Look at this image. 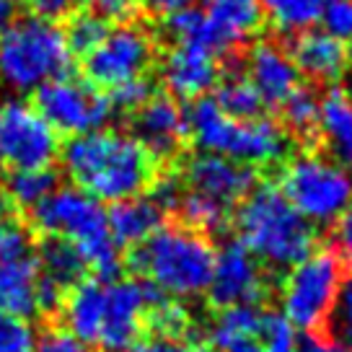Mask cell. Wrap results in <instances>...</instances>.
<instances>
[{
	"label": "cell",
	"instance_id": "46",
	"mask_svg": "<svg viewBox=\"0 0 352 352\" xmlns=\"http://www.w3.org/2000/svg\"><path fill=\"white\" fill-rule=\"evenodd\" d=\"M145 8L155 16H171V13H179L192 6V0H140Z\"/></svg>",
	"mask_w": 352,
	"mask_h": 352
},
{
	"label": "cell",
	"instance_id": "26",
	"mask_svg": "<svg viewBox=\"0 0 352 352\" xmlns=\"http://www.w3.org/2000/svg\"><path fill=\"white\" fill-rule=\"evenodd\" d=\"M327 0H262V8L270 23L283 34L311 32L314 23L321 21Z\"/></svg>",
	"mask_w": 352,
	"mask_h": 352
},
{
	"label": "cell",
	"instance_id": "3",
	"mask_svg": "<svg viewBox=\"0 0 352 352\" xmlns=\"http://www.w3.org/2000/svg\"><path fill=\"white\" fill-rule=\"evenodd\" d=\"M239 241L259 264L275 270L296 267L314 252V226L272 184L254 187L236 210Z\"/></svg>",
	"mask_w": 352,
	"mask_h": 352
},
{
	"label": "cell",
	"instance_id": "20",
	"mask_svg": "<svg viewBox=\"0 0 352 352\" xmlns=\"http://www.w3.org/2000/svg\"><path fill=\"white\" fill-rule=\"evenodd\" d=\"M107 226L117 249H135L164 226V212L153 199L140 195L111 205L107 212Z\"/></svg>",
	"mask_w": 352,
	"mask_h": 352
},
{
	"label": "cell",
	"instance_id": "21",
	"mask_svg": "<svg viewBox=\"0 0 352 352\" xmlns=\"http://www.w3.org/2000/svg\"><path fill=\"white\" fill-rule=\"evenodd\" d=\"M39 267L34 256L0 264V314L29 319L36 314Z\"/></svg>",
	"mask_w": 352,
	"mask_h": 352
},
{
	"label": "cell",
	"instance_id": "43",
	"mask_svg": "<svg viewBox=\"0 0 352 352\" xmlns=\"http://www.w3.org/2000/svg\"><path fill=\"white\" fill-rule=\"evenodd\" d=\"M334 254L352 264V208L334 220Z\"/></svg>",
	"mask_w": 352,
	"mask_h": 352
},
{
	"label": "cell",
	"instance_id": "49",
	"mask_svg": "<svg viewBox=\"0 0 352 352\" xmlns=\"http://www.w3.org/2000/svg\"><path fill=\"white\" fill-rule=\"evenodd\" d=\"M347 57H350V60H352V47H350V55H347ZM350 60H347V63H350Z\"/></svg>",
	"mask_w": 352,
	"mask_h": 352
},
{
	"label": "cell",
	"instance_id": "10",
	"mask_svg": "<svg viewBox=\"0 0 352 352\" xmlns=\"http://www.w3.org/2000/svg\"><path fill=\"white\" fill-rule=\"evenodd\" d=\"M60 155L57 132L26 101H8L0 107V168L32 171L52 168Z\"/></svg>",
	"mask_w": 352,
	"mask_h": 352
},
{
	"label": "cell",
	"instance_id": "47",
	"mask_svg": "<svg viewBox=\"0 0 352 352\" xmlns=\"http://www.w3.org/2000/svg\"><path fill=\"white\" fill-rule=\"evenodd\" d=\"M16 21V3L11 0H0V34L6 32Z\"/></svg>",
	"mask_w": 352,
	"mask_h": 352
},
{
	"label": "cell",
	"instance_id": "28",
	"mask_svg": "<svg viewBox=\"0 0 352 352\" xmlns=\"http://www.w3.org/2000/svg\"><path fill=\"white\" fill-rule=\"evenodd\" d=\"M57 189V174L52 168H32V171H13L6 179V197L13 208H36Z\"/></svg>",
	"mask_w": 352,
	"mask_h": 352
},
{
	"label": "cell",
	"instance_id": "50",
	"mask_svg": "<svg viewBox=\"0 0 352 352\" xmlns=\"http://www.w3.org/2000/svg\"><path fill=\"white\" fill-rule=\"evenodd\" d=\"M11 3H19V0H11Z\"/></svg>",
	"mask_w": 352,
	"mask_h": 352
},
{
	"label": "cell",
	"instance_id": "11",
	"mask_svg": "<svg viewBox=\"0 0 352 352\" xmlns=\"http://www.w3.org/2000/svg\"><path fill=\"white\" fill-rule=\"evenodd\" d=\"M153 39L151 34L122 23L120 29H111L101 44L86 57V76L88 83L96 88H120L124 83H132L148 73L153 63Z\"/></svg>",
	"mask_w": 352,
	"mask_h": 352
},
{
	"label": "cell",
	"instance_id": "19",
	"mask_svg": "<svg viewBox=\"0 0 352 352\" xmlns=\"http://www.w3.org/2000/svg\"><path fill=\"white\" fill-rule=\"evenodd\" d=\"M290 57L296 63L298 73L308 76L311 80H321V83L337 80L347 67L344 44L340 39H334L331 34L316 32V29L298 34Z\"/></svg>",
	"mask_w": 352,
	"mask_h": 352
},
{
	"label": "cell",
	"instance_id": "34",
	"mask_svg": "<svg viewBox=\"0 0 352 352\" xmlns=\"http://www.w3.org/2000/svg\"><path fill=\"white\" fill-rule=\"evenodd\" d=\"M166 34L176 39V44H199L205 47V11L189 6L184 11L171 13L164 19Z\"/></svg>",
	"mask_w": 352,
	"mask_h": 352
},
{
	"label": "cell",
	"instance_id": "6",
	"mask_svg": "<svg viewBox=\"0 0 352 352\" xmlns=\"http://www.w3.org/2000/svg\"><path fill=\"white\" fill-rule=\"evenodd\" d=\"M65 32L39 16L19 19L0 34V80L13 91H36L70 67Z\"/></svg>",
	"mask_w": 352,
	"mask_h": 352
},
{
	"label": "cell",
	"instance_id": "40",
	"mask_svg": "<svg viewBox=\"0 0 352 352\" xmlns=\"http://www.w3.org/2000/svg\"><path fill=\"white\" fill-rule=\"evenodd\" d=\"M151 96H153L151 83H148L145 78H138V80H132V83H124V86L114 88V94H111V107L135 114Z\"/></svg>",
	"mask_w": 352,
	"mask_h": 352
},
{
	"label": "cell",
	"instance_id": "4",
	"mask_svg": "<svg viewBox=\"0 0 352 352\" xmlns=\"http://www.w3.org/2000/svg\"><path fill=\"white\" fill-rule=\"evenodd\" d=\"M130 267L166 296H199L210 287L215 249L205 233L187 226H161L132 249Z\"/></svg>",
	"mask_w": 352,
	"mask_h": 352
},
{
	"label": "cell",
	"instance_id": "36",
	"mask_svg": "<svg viewBox=\"0 0 352 352\" xmlns=\"http://www.w3.org/2000/svg\"><path fill=\"white\" fill-rule=\"evenodd\" d=\"M36 337L26 319L0 314V352H34Z\"/></svg>",
	"mask_w": 352,
	"mask_h": 352
},
{
	"label": "cell",
	"instance_id": "31",
	"mask_svg": "<svg viewBox=\"0 0 352 352\" xmlns=\"http://www.w3.org/2000/svg\"><path fill=\"white\" fill-rule=\"evenodd\" d=\"M29 228L8 197H0V264L29 256Z\"/></svg>",
	"mask_w": 352,
	"mask_h": 352
},
{
	"label": "cell",
	"instance_id": "1",
	"mask_svg": "<svg viewBox=\"0 0 352 352\" xmlns=\"http://www.w3.org/2000/svg\"><path fill=\"white\" fill-rule=\"evenodd\" d=\"M60 153L76 189L96 202L140 197L155 179V161L127 132L96 130L70 138Z\"/></svg>",
	"mask_w": 352,
	"mask_h": 352
},
{
	"label": "cell",
	"instance_id": "24",
	"mask_svg": "<svg viewBox=\"0 0 352 352\" xmlns=\"http://www.w3.org/2000/svg\"><path fill=\"white\" fill-rule=\"evenodd\" d=\"M36 267H39V275L44 280L55 283L65 293L88 277L86 259L80 256V252H78L73 243L63 241V239H44L39 243Z\"/></svg>",
	"mask_w": 352,
	"mask_h": 352
},
{
	"label": "cell",
	"instance_id": "35",
	"mask_svg": "<svg viewBox=\"0 0 352 352\" xmlns=\"http://www.w3.org/2000/svg\"><path fill=\"white\" fill-rule=\"evenodd\" d=\"M262 352H298V334L280 314H264L262 331Z\"/></svg>",
	"mask_w": 352,
	"mask_h": 352
},
{
	"label": "cell",
	"instance_id": "7",
	"mask_svg": "<svg viewBox=\"0 0 352 352\" xmlns=\"http://www.w3.org/2000/svg\"><path fill=\"white\" fill-rule=\"evenodd\" d=\"M342 277L344 267L334 249H314L303 262L290 267L280 290V316L293 329L319 334L321 329H327Z\"/></svg>",
	"mask_w": 352,
	"mask_h": 352
},
{
	"label": "cell",
	"instance_id": "45",
	"mask_svg": "<svg viewBox=\"0 0 352 352\" xmlns=\"http://www.w3.org/2000/svg\"><path fill=\"white\" fill-rule=\"evenodd\" d=\"M298 352H352V350L331 340H324L319 334H306L303 340H298Z\"/></svg>",
	"mask_w": 352,
	"mask_h": 352
},
{
	"label": "cell",
	"instance_id": "15",
	"mask_svg": "<svg viewBox=\"0 0 352 352\" xmlns=\"http://www.w3.org/2000/svg\"><path fill=\"white\" fill-rule=\"evenodd\" d=\"M135 140L151 153V158L168 161L174 158L189 138L187 111L171 96H151L135 111Z\"/></svg>",
	"mask_w": 352,
	"mask_h": 352
},
{
	"label": "cell",
	"instance_id": "42",
	"mask_svg": "<svg viewBox=\"0 0 352 352\" xmlns=\"http://www.w3.org/2000/svg\"><path fill=\"white\" fill-rule=\"evenodd\" d=\"M130 352H215V350L202 340H158V337H145Z\"/></svg>",
	"mask_w": 352,
	"mask_h": 352
},
{
	"label": "cell",
	"instance_id": "13",
	"mask_svg": "<svg viewBox=\"0 0 352 352\" xmlns=\"http://www.w3.org/2000/svg\"><path fill=\"white\" fill-rule=\"evenodd\" d=\"M267 293V277L254 254L239 239L220 246L208 287L210 303L218 311L231 306H259Z\"/></svg>",
	"mask_w": 352,
	"mask_h": 352
},
{
	"label": "cell",
	"instance_id": "32",
	"mask_svg": "<svg viewBox=\"0 0 352 352\" xmlns=\"http://www.w3.org/2000/svg\"><path fill=\"white\" fill-rule=\"evenodd\" d=\"M109 34L107 29V23L96 19L94 13H76L70 21H67V29H65V42H67V50H70V55L76 52V55H91L96 47L101 44V39Z\"/></svg>",
	"mask_w": 352,
	"mask_h": 352
},
{
	"label": "cell",
	"instance_id": "8",
	"mask_svg": "<svg viewBox=\"0 0 352 352\" xmlns=\"http://www.w3.org/2000/svg\"><path fill=\"white\" fill-rule=\"evenodd\" d=\"M277 189L308 223H334L352 208V176L319 155H298L285 164Z\"/></svg>",
	"mask_w": 352,
	"mask_h": 352
},
{
	"label": "cell",
	"instance_id": "39",
	"mask_svg": "<svg viewBox=\"0 0 352 352\" xmlns=\"http://www.w3.org/2000/svg\"><path fill=\"white\" fill-rule=\"evenodd\" d=\"M148 197L153 199L161 212H176L179 210V202L184 197V184L179 176H158L151 184V195Z\"/></svg>",
	"mask_w": 352,
	"mask_h": 352
},
{
	"label": "cell",
	"instance_id": "17",
	"mask_svg": "<svg viewBox=\"0 0 352 352\" xmlns=\"http://www.w3.org/2000/svg\"><path fill=\"white\" fill-rule=\"evenodd\" d=\"M243 76L256 88L264 107H283V101L298 88L300 73L287 50H283L277 42L262 39L249 47Z\"/></svg>",
	"mask_w": 352,
	"mask_h": 352
},
{
	"label": "cell",
	"instance_id": "38",
	"mask_svg": "<svg viewBox=\"0 0 352 352\" xmlns=\"http://www.w3.org/2000/svg\"><path fill=\"white\" fill-rule=\"evenodd\" d=\"M83 6L88 13H94L104 23H127L138 11L140 0H83Z\"/></svg>",
	"mask_w": 352,
	"mask_h": 352
},
{
	"label": "cell",
	"instance_id": "48",
	"mask_svg": "<svg viewBox=\"0 0 352 352\" xmlns=\"http://www.w3.org/2000/svg\"><path fill=\"white\" fill-rule=\"evenodd\" d=\"M231 352H262V347L256 344V342H249V344H241V347H236Z\"/></svg>",
	"mask_w": 352,
	"mask_h": 352
},
{
	"label": "cell",
	"instance_id": "22",
	"mask_svg": "<svg viewBox=\"0 0 352 352\" xmlns=\"http://www.w3.org/2000/svg\"><path fill=\"white\" fill-rule=\"evenodd\" d=\"M319 132L334 155V164L344 171L352 168V96L340 88H331L321 99Z\"/></svg>",
	"mask_w": 352,
	"mask_h": 352
},
{
	"label": "cell",
	"instance_id": "18",
	"mask_svg": "<svg viewBox=\"0 0 352 352\" xmlns=\"http://www.w3.org/2000/svg\"><path fill=\"white\" fill-rule=\"evenodd\" d=\"M262 21L256 0H210L205 8V47L210 52H228L249 39Z\"/></svg>",
	"mask_w": 352,
	"mask_h": 352
},
{
	"label": "cell",
	"instance_id": "33",
	"mask_svg": "<svg viewBox=\"0 0 352 352\" xmlns=\"http://www.w3.org/2000/svg\"><path fill=\"white\" fill-rule=\"evenodd\" d=\"M327 329L331 334V342L352 350V270L342 277L340 293H337L331 316L327 321Z\"/></svg>",
	"mask_w": 352,
	"mask_h": 352
},
{
	"label": "cell",
	"instance_id": "25",
	"mask_svg": "<svg viewBox=\"0 0 352 352\" xmlns=\"http://www.w3.org/2000/svg\"><path fill=\"white\" fill-rule=\"evenodd\" d=\"M145 334L158 340H195L192 337V319L189 311L176 298L161 296L148 306L145 314Z\"/></svg>",
	"mask_w": 352,
	"mask_h": 352
},
{
	"label": "cell",
	"instance_id": "9",
	"mask_svg": "<svg viewBox=\"0 0 352 352\" xmlns=\"http://www.w3.org/2000/svg\"><path fill=\"white\" fill-rule=\"evenodd\" d=\"M34 109L55 132L80 138L104 130L114 107L109 96L94 83L63 76L34 91Z\"/></svg>",
	"mask_w": 352,
	"mask_h": 352
},
{
	"label": "cell",
	"instance_id": "2",
	"mask_svg": "<svg viewBox=\"0 0 352 352\" xmlns=\"http://www.w3.org/2000/svg\"><path fill=\"white\" fill-rule=\"evenodd\" d=\"M32 228L44 239H63L73 243L86 259L94 280L114 283L120 277L122 256L109 236L107 212L80 189L57 187L32 210Z\"/></svg>",
	"mask_w": 352,
	"mask_h": 352
},
{
	"label": "cell",
	"instance_id": "16",
	"mask_svg": "<svg viewBox=\"0 0 352 352\" xmlns=\"http://www.w3.org/2000/svg\"><path fill=\"white\" fill-rule=\"evenodd\" d=\"M215 52L199 44H174L161 63V80L171 91V99H202L220 80Z\"/></svg>",
	"mask_w": 352,
	"mask_h": 352
},
{
	"label": "cell",
	"instance_id": "27",
	"mask_svg": "<svg viewBox=\"0 0 352 352\" xmlns=\"http://www.w3.org/2000/svg\"><path fill=\"white\" fill-rule=\"evenodd\" d=\"M215 107L231 120H254L262 117L264 104L256 94V88L249 83L243 73H231L226 76L215 88Z\"/></svg>",
	"mask_w": 352,
	"mask_h": 352
},
{
	"label": "cell",
	"instance_id": "30",
	"mask_svg": "<svg viewBox=\"0 0 352 352\" xmlns=\"http://www.w3.org/2000/svg\"><path fill=\"white\" fill-rule=\"evenodd\" d=\"M176 212L184 218L187 228H192V231H197V233H205V236H208V231L223 228V226L228 223V218H231V210L228 208H223L218 202L202 197L197 192H189V189H184V197L179 202V210H176Z\"/></svg>",
	"mask_w": 352,
	"mask_h": 352
},
{
	"label": "cell",
	"instance_id": "37",
	"mask_svg": "<svg viewBox=\"0 0 352 352\" xmlns=\"http://www.w3.org/2000/svg\"><path fill=\"white\" fill-rule=\"evenodd\" d=\"M321 21L334 39H352V0H327Z\"/></svg>",
	"mask_w": 352,
	"mask_h": 352
},
{
	"label": "cell",
	"instance_id": "14",
	"mask_svg": "<svg viewBox=\"0 0 352 352\" xmlns=\"http://www.w3.org/2000/svg\"><path fill=\"white\" fill-rule=\"evenodd\" d=\"M254 182L256 176L252 166L236 164L231 158L212 153H199L189 158L184 176H182L184 189L197 192L228 210H233V205H241L252 195Z\"/></svg>",
	"mask_w": 352,
	"mask_h": 352
},
{
	"label": "cell",
	"instance_id": "44",
	"mask_svg": "<svg viewBox=\"0 0 352 352\" xmlns=\"http://www.w3.org/2000/svg\"><path fill=\"white\" fill-rule=\"evenodd\" d=\"M73 3L76 0H32V8L44 21H55V19H63L70 13Z\"/></svg>",
	"mask_w": 352,
	"mask_h": 352
},
{
	"label": "cell",
	"instance_id": "29",
	"mask_svg": "<svg viewBox=\"0 0 352 352\" xmlns=\"http://www.w3.org/2000/svg\"><path fill=\"white\" fill-rule=\"evenodd\" d=\"M283 124L298 138H314L319 132L321 99L311 88L298 86L285 101H283Z\"/></svg>",
	"mask_w": 352,
	"mask_h": 352
},
{
	"label": "cell",
	"instance_id": "41",
	"mask_svg": "<svg viewBox=\"0 0 352 352\" xmlns=\"http://www.w3.org/2000/svg\"><path fill=\"white\" fill-rule=\"evenodd\" d=\"M34 352H86V344L78 342L65 327H47L34 344Z\"/></svg>",
	"mask_w": 352,
	"mask_h": 352
},
{
	"label": "cell",
	"instance_id": "5",
	"mask_svg": "<svg viewBox=\"0 0 352 352\" xmlns=\"http://www.w3.org/2000/svg\"><path fill=\"white\" fill-rule=\"evenodd\" d=\"M189 135L212 155L231 158L236 164H275L285 158L290 140L280 122L270 117L231 120L215 107L212 99H197L187 109Z\"/></svg>",
	"mask_w": 352,
	"mask_h": 352
},
{
	"label": "cell",
	"instance_id": "23",
	"mask_svg": "<svg viewBox=\"0 0 352 352\" xmlns=\"http://www.w3.org/2000/svg\"><path fill=\"white\" fill-rule=\"evenodd\" d=\"M264 311L256 306H231L220 308L210 327V347L215 352H231L241 344L259 340Z\"/></svg>",
	"mask_w": 352,
	"mask_h": 352
},
{
	"label": "cell",
	"instance_id": "12",
	"mask_svg": "<svg viewBox=\"0 0 352 352\" xmlns=\"http://www.w3.org/2000/svg\"><path fill=\"white\" fill-rule=\"evenodd\" d=\"M161 296V290L148 280H114L107 283L104 316L96 344L101 352H130L145 334L148 306Z\"/></svg>",
	"mask_w": 352,
	"mask_h": 352
}]
</instances>
